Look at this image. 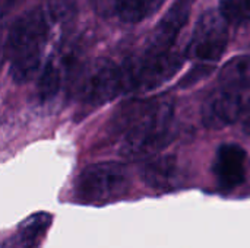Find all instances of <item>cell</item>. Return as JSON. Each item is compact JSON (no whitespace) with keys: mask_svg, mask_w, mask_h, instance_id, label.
<instances>
[{"mask_svg":"<svg viewBox=\"0 0 250 248\" xmlns=\"http://www.w3.org/2000/svg\"><path fill=\"white\" fill-rule=\"evenodd\" d=\"M120 152L130 159L151 158L163 151L174 137V104L167 98L141 101L123 117Z\"/></svg>","mask_w":250,"mask_h":248,"instance_id":"1","label":"cell"},{"mask_svg":"<svg viewBox=\"0 0 250 248\" xmlns=\"http://www.w3.org/2000/svg\"><path fill=\"white\" fill-rule=\"evenodd\" d=\"M51 23L47 9L34 7L10 25L4 54L9 60V73L13 82L28 83L40 70Z\"/></svg>","mask_w":250,"mask_h":248,"instance_id":"2","label":"cell"},{"mask_svg":"<svg viewBox=\"0 0 250 248\" xmlns=\"http://www.w3.org/2000/svg\"><path fill=\"white\" fill-rule=\"evenodd\" d=\"M130 175L120 162H97L88 165L76 178L75 196L88 205L107 203L123 197L129 189Z\"/></svg>","mask_w":250,"mask_h":248,"instance_id":"3","label":"cell"},{"mask_svg":"<svg viewBox=\"0 0 250 248\" xmlns=\"http://www.w3.org/2000/svg\"><path fill=\"white\" fill-rule=\"evenodd\" d=\"M183 56L174 50L149 51L122 63L126 94L149 92L170 80L183 66Z\"/></svg>","mask_w":250,"mask_h":248,"instance_id":"4","label":"cell"},{"mask_svg":"<svg viewBox=\"0 0 250 248\" xmlns=\"http://www.w3.org/2000/svg\"><path fill=\"white\" fill-rule=\"evenodd\" d=\"M229 45V22L215 10H207L196 22L185 56L201 64L217 63Z\"/></svg>","mask_w":250,"mask_h":248,"instance_id":"5","label":"cell"},{"mask_svg":"<svg viewBox=\"0 0 250 248\" xmlns=\"http://www.w3.org/2000/svg\"><path fill=\"white\" fill-rule=\"evenodd\" d=\"M123 94H126V86L122 64H116L110 60L97 63L82 85L83 99L92 105L110 102Z\"/></svg>","mask_w":250,"mask_h":248,"instance_id":"6","label":"cell"},{"mask_svg":"<svg viewBox=\"0 0 250 248\" xmlns=\"http://www.w3.org/2000/svg\"><path fill=\"white\" fill-rule=\"evenodd\" d=\"M245 101L240 91L223 88L208 96L204 102L201 117L209 130H223L236 121H240Z\"/></svg>","mask_w":250,"mask_h":248,"instance_id":"7","label":"cell"},{"mask_svg":"<svg viewBox=\"0 0 250 248\" xmlns=\"http://www.w3.org/2000/svg\"><path fill=\"white\" fill-rule=\"evenodd\" d=\"M246 151L237 143H223L218 146L212 164V172L226 190L239 187L246 178Z\"/></svg>","mask_w":250,"mask_h":248,"instance_id":"8","label":"cell"},{"mask_svg":"<svg viewBox=\"0 0 250 248\" xmlns=\"http://www.w3.org/2000/svg\"><path fill=\"white\" fill-rule=\"evenodd\" d=\"M189 12H190V0H177L166 12L163 19L155 26L146 50L157 51V53L173 50V45L179 34L188 23Z\"/></svg>","mask_w":250,"mask_h":248,"instance_id":"9","label":"cell"},{"mask_svg":"<svg viewBox=\"0 0 250 248\" xmlns=\"http://www.w3.org/2000/svg\"><path fill=\"white\" fill-rule=\"evenodd\" d=\"M144 183L154 190H170L177 186L180 172L173 156L149 158L141 171Z\"/></svg>","mask_w":250,"mask_h":248,"instance_id":"10","label":"cell"},{"mask_svg":"<svg viewBox=\"0 0 250 248\" xmlns=\"http://www.w3.org/2000/svg\"><path fill=\"white\" fill-rule=\"evenodd\" d=\"M50 225L51 215L45 212L35 213L19 225L16 234L3 244V248H38Z\"/></svg>","mask_w":250,"mask_h":248,"instance_id":"11","label":"cell"},{"mask_svg":"<svg viewBox=\"0 0 250 248\" xmlns=\"http://www.w3.org/2000/svg\"><path fill=\"white\" fill-rule=\"evenodd\" d=\"M166 0H117L116 15L122 22L138 23L154 15Z\"/></svg>","mask_w":250,"mask_h":248,"instance_id":"12","label":"cell"},{"mask_svg":"<svg viewBox=\"0 0 250 248\" xmlns=\"http://www.w3.org/2000/svg\"><path fill=\"white\" fill-rule=\"evenodd\" d=\"M220 80L224 88L234 91L250 88V56H239L226 63L220 73Z\"/></svg>","mask_w":250,"mask_h":248,"instance_id":"13","label":"cell"},{"mask_svg":"<svg viewBox=\"0 0 250 248\" xmlns=\"http://www.w3.org/2000/svg\"><path fill=\"white\" fill-rule=\"evenodd\" d=\"M62 85V72L59 64L54 60L47 61V64L44 66L40 79H38V86H37V92L41 101H50L53 99Z\"/></svg>","mask_w":250,"mask_h":248,"instance_id":"14","label":"cell"},{"mask_svg":"<svg viewBox=\"0 0 250 248\" xmlns=\"http://www.w3.org/2000/svg\"><path fill=\"white\" fill-rule=\"evenodd\" d=\"M220 13L229 25L250 26V0H221Z\"/></svg>","mask_w":250,"mask_h":248,"instance_id":"15","label":"cell"},{"mask_svg":"<svg viewBox=\"0 0 250 248\" xmlns=\"http://www.w3.org/2000/svg\"><path fill=\"white\" fill-rule=\"evenodd\" d=\"M91 7L101 16H108L116 13V1L117 0H88Z\"/></svg>","mask_w":250,"mask_h":248,"instance_id":"16","label":"cell"},{"mask_svg":"<svg viewBox=\"0 0 250 248\" xmlns=\"http://www.w3.org/2000/svg\"><path fill=\"white\" fill-rule=\"evenodd\" d=\"M240 126L245 134L250 136V98L248 101H245V107H243V113H242V118H240Z\"/></svg>","mask_w":250,"mask_h":248,"instance_id":"17","label":"cell"}]
</instances>
